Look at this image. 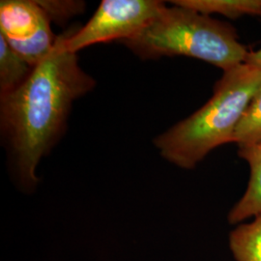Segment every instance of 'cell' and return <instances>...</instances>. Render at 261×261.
<instances>
[{"label": "cell", "mask_w": 261, "mask_h": 261, "mask_svg": "<svg viewBox=\"0 0 261 261\" xmlns=\"http://www.w3.org/2000/svg\"><path fill=\"white\" fill-rule=\"evenodd\" d=\"M70 29L56 36L50 53L23 84L0 96L2 136L25 189L37 184L38 164L56 144L73 103L96 84L79 64L76 54L67 48Z\"/></svg>", "instance_id": "1"}, {"label": "cell", "mask_w": 261, "mask_h": 261, "mask_svg": "<svg viewBox=\"0 0 261 261\" xmlns=\"http://www.w3.org/2000/svg\"><path fill=\"white\" fill-rule=\"evenodd\" d=\"M33 68L0 35V96L16 90L28 80Z\"/></svg>", "instance_id": "8"}, {"label": "cell", "mask_w": 261, "mask_h": 261, "mask_svg": "<svg viewBox=\"0 0 261 261\" xmlns=\"http://www.w3.org/2000/svg\"><path fill=\"white\" fill-rule=\"evenodd\" d=\"M232 143L237 145L261 144V87L252 97L238 122Z\"/></svg>", "instance_id": "10"}, {"label": "cell", "mask_w": 261, "mask_h": 261, "mask_svg": "<svg viewBox=\"0 0 261 261\" xmlns=\"http://www.w3.org/2000/svg\"><path fill=\"white\" fill-rule=\"evenodd\" d=\"M238 156L249 164L251 175L244 196L228 214L231 224L261 214V144L238 145Z\"/></svg>", "instance_id": "6"}, {"label": "cell", "mask_w": 261, "mask_h": 261, "mask_svg": "<svg viewBox=\"0 0 261 261\" xmlns=\"http://www.w3.org/2000/svg\"><path fill=\"white\" fill-rule=\"evenodd\" d=\"M261 87V71L246 63L224 72L209 101L161 134L154 145L165 160L192 169L215 148L232 143L246 108Z\"/></svg>", "instance_id": "2"}, {"label": "cell", "mask_w": 261, "mask_h": 261, "mask_svg": "<svg viewBox=\"0 0 261 261\" xmlns=\"http://www.w3.org/2000/svg\"><path fill=\"white\" fill-rule=\"evenodd\" d=\"M37 2L42 9L45 11L50 21L60 24L76 15L82 14L85 7V3L83 1L41 0Z\"/></svg>", "instance_id": "11"}, {"label": "cell", "mask_w": 261, "mask_h": 261, "mask_svg": "<svg viewBox=\"0 0 261 261\" xmlns=\"http://www.w3.org/2000/svg\"><path fill=\"white\" fill-rule=\"evenodd\" d=\"M170 3L206 16L219 14L229 19L261 16V0H175Z\"/></svg>", "instance_id": "7"}, {"label": "cell", "mask_w": 261, "mask_h": 261, "mask_svg": "<svg viewBox=\"0 0 261 261\" xmlns=\"http://www.w3.org/2000/svg\"><path fill=\"white\" fill-rule=\"evenodd\" d=\"M121 44L143 60L188 56L224 72L244 64L249 53L229 23L176 5L166 6L140 34Z\"/></svg>", "instance_id": "3"}, {"label": "cell", "mask_w": 261, "mask_h": 261, "mask_svg": "<svg viewBox=\"0 0 261 261\" xmlns=\"http://www.w3.org/2000/svg\"><path fill=\"white\" fill-rule=\"evenodd\" d=\"M245 63L261 71V48L257 50L249 51Z\"/></svg>", "instance_id": "12"}, {"label": "cell", "mask_w": 261, "mask_h": 261, "mask_svg": "<svg viewBox=\"0 0 261 261\" xmlns=\"http://www.w3.org/2000/svg\"><path fill=\"white\" fill-rule=\"evenodd\" d=\"M229 247L236 261H261V214L231 231Z\"/></svg>", "instance_id": "9"}, {"label": "cell", "mask_w": 261, "mask_h": 261, "mask_svg": "<svg viewBox=\"0 0 261 261\" xmlns=\"http://www.w3.org/2000/svg\"><path fill=\"white\" fill-rule=\"evenodd\" d=\"M50 22L37 0L0 2V35L32 67L41 62L56 44Z\"/></svg>", "instance_id": "5"}, {"label": "cell", "mask_w": 261, "mask_h": 261, "mask_svg": "<svg viewBox=\"0 0 261 261\" xmlns=\"http://www.w3.org/2000/svg\"><path fill=\"white\" fill-rule=\"evenodd\" d=\"M166 6L158 0H103L85 25L70 29L67 48L77 54L96 44L132 39L147 28Z\"/></svg>", "instance_id": "4"}]
</instances>
